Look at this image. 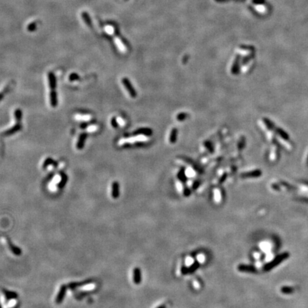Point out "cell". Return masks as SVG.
I'll list each match as a JSON object with an SVG mask.
<instances>
[{
	"label": "cell",
	"instance_id": "44dd1931",
	"mask_svg": "<svg viewBox=\"0 0 308 308\" xmlns=\"http://www.w3.org/2000/svg\"><path fill=\"white\" fill-rule=\"evenodd\" d=\"M180 273L182 275H189V267L187 266H182L180 268Z\"/></svg>",
	"mask_w": 308,
	"mask_h": 308
},
{
	"label": "cell",
	"instance_id": "52a82bcc",
	"mask_svg": "<svg viewBox=\"0 0 308 308\" xmlns=\"http://www.w3.org/2000/svg\"><path fill=\"white\" fill-rule=\"evenodd\" d=\"M111 195L112 198L116 199L119 197L120 192H119V184L117 181H114L112 183L111 187Z\"/></svg>",
	"mask_w": 308,
	"mask_h": 308
},
{
	"label": "cell",
	"instance_id": "8d00e7d4",
	"mask_svg": "<svg viewBox=\"0 0 308 308\" xmlns=\"http://www.w3.org/2000/svg\"><path fill=\"white\" fill-rule=\"evenodd\" d=\"M0 308H1V305H0Z\"/></svg>",
	"mask_w": 308,
	"mask_h": 308
},
{
	"label": "cell",
	"instance_id": "f1b7e54d",
	"mask_svg": "<svg viewBox=\"0 0 308 308\" xmlns=\"http://www.w3.org/2000/svg\"><path fill=\"white\" fill-rule=\"evenodd\" d=\"M78 78H79V77H78L76 74H72L69 76V79H70L71 81H74V80L78 79Z\"/></svg>",
	"mask_w": 308,
	"mask_h": 308
},
{
	"label": "cell",
	"instance_id": "6da1fadb",
	"mask_svg": "<svg viewBox=\"0 0 308 308\" xmlns=\"http://www.w3.org/2000/svg\"><path fill=\"white\" fill-rule=\"evenodd\" d=\"M288 257L289 254L288 253H282V254L279 255H278L277 257H275V258L274 259V260H272V261L265 265L263 266V270L265 272H267V271L271 270L273 269L274 267L278 266L279 264H280L283 260L288 259Z\"/></svg>",
	"mask_w": 308,
	"mask_h": 308
},
{
	"label": "cell",
	"instance_id": "2e32d148",
	"mask_svg": "<svg viewBox=\"0 0 308 308\" xmlns=\"http://www.w3.org/2000/svg\"><path fill=\"white\" fill-rule=\"evenodd\" d=\"M91 282V280L85 281V282H72V283H70L69 285H68V287H69V288L74 289V288H77V287L83 286V285H85V284L90 283Z\"/></svg>",
	"mask_w": 308,
	"mask_h": 308
},
{
	"label": "cell",
	"instance_id": "3957f363",
	"mask_svg": "<svg viewBox=\"0 0 308 308\" xmlns=\"http://www.w3.org/2000/svg\"><path fill=\"white\" fill-rule=\"evenodd\" d=\"M66 290H67V286H66V285H62L61 286L60 290H59V293L57 294V296L55 300V302L57 304L59 305L63 302V299H64L65 297V295H66Z\"/></svg>",
	"mask_w": 308,
	"mask_h": 308
},
{
	"label": "cell",
	"instance_id": "1f68e13d",
	"mask_svg": "<svg viewBox=\"0 0 308 308\" xmlns=\"http://www.w3.org/2000/svg\"><path fill=\"white\" fill-rule=\"evenodd\" d=\"M111 124H112V126H113V127L116 128V127L118 126V124H117V120H116L115 118H112Z\"/></svg>",
	"mask_w": 308,
	"mask_h": 308
},
{
	"label": "cell",
	"instance_id": "277c9868",
	"mask_svg": "<svg viewBox=\"0 0 308 308\" xmlns=\"http://www.w3.org/2000/svg\"><path fill=\"white\" fill-rule=\"evenodd\" d=\"M122 83L124 85V86H125V88H126L127 91H128V94H130V96H131L132 98L136 97V91H135L134 87L132 86L131 84L130 83L129 80H128L127 78H124L122 79Z\"/></svg>",
	"mask_w": 308,
	"mask_h": 308
},
{
	"label": "cell",
	"instance_id": "484cf974",
	"mask_svg": "<svg viewBox=\"0 0 308 308\" xmlns=\"http://www.w3.org/2000/svg\"><path fill=\"white\" fill-rule=\"evenodd\" d=\"M191 194V190L189 188L186 187L183 188V195L185 197H189Z\"/></svg>",
	"mask_w": 308,
	"mask_h": 308
},
{
	"label": "cell",
	"instance_id": "8992f818",
	"mask_svg": "<svg viewBox=\"0 0 308 308\" xmlns=\"http://www.w3.org/2000/svg\"><path fill=\"white\" fill-rule=\"evenodd\" d=\"M262 173L260 170H255V171H250V172L244 173L241 174V178H257L261 176Z\"/></svg>",
	"mask_w": 308,
	"mask_h": 308
},
{
	"label": "cell",
	"instance_id": "5b68a950",
	"mask_svg": "<svg viewBox=\"0 0 308 308\" xmlns=\"http://www.w3.org/2000/svg\"><path fill=\"white\" fill-rule=\"evenodd\" d=\"M133 280H134V282L136 285H139L141 282V270L139 267H136L134 269V271H133Z\"/></svg>",
	"mask_w": 308,
	"mask_h": 308
},
{
	"label": "cell",
	"instance_id": "d6a6232c",
	"mask_svg": "<svg viewBox=\"0 0 308 308\" xmlns=\"http://www.w3.org/2000/svg\"><path fill=\"white\" fill-rule=\"evenodd\" d=\"M52 163V161H51V159H49H49H47V160H46L45 163H44V167H45L46 165H49V163Z\"/></svg>",
	"mask_w": 308,
	"mask_h": 308
},
{
	"label": "cell",
	"instance_id": "ac0fdd59",
	"mask_svg": "<svg viewBox=\"0 0 308 308\" xmlns=\"http://www.w3.org/2000/svg\"><path fill=\"white\" fill-rule=\"evenodd\" d=\"M21 128V126L20 124H17V125L14 126V127H12L11 128H10L9 130H8V131H7V132L5 133L6 135H11V134H14L15 132H17V131H18L19 129Z\"/></svg>",
	"mask_w": 308,
	"mask_h": 308
},
{
	"label": "cell",
	"instance_id": "d4e9b609",
	"mask_svg": "<svg viewBox=\"0 0 308 308\" xmlns=\"http://www.w3.org/2000/svg\"><path fill=\"white\" fill-rule=\"evenodd\" d=\"M238 69H238V63L236 61L235 62V63H234L233 66H232L231 72H232V73L233 74H236L238 72Z\"/></svg>",
	"mask_w": 308,
	"mask_h": 308
},
{
	"label": "cell",
	"instance_id": "8fae6325",
	"mask_svg": "<svg viewBox=\"0 0 308 308\" xmlns=\"http://www.w3.org/2000/svg\"><path fill=\"white\" fill-rule=\"evenodd\" d=\"M177 136H178V130L176 128H173L171 130V134H170L169 137V141L171 143H176V139H177Z\"/></svg>",
	"mask_w": 308,
	"mask_h": 308
},
{
	"label": "cell",
	"instance_id": "30bf717a",
	"mask_svg": "<svg viewBox=\"0 0 308 308\" xmlns=\"http://www.w3.org/2000/svg\"><path fill=\"white\" fill-rule=\"evenodd\" d=\"M200 266H201V263H200L198 260L194 261V263L189 266V273L192 274L193 273V272H195L199 268Z\"/></svg>",
	"mask_w": 308,
	"mask_h": 308
},
{
	"label": "cell",
	"instance_id": "f546056e",
	"mask_svg": "<svg viewBox=\"0 0 308 308\" xmlns=\"http://www.w3.org/2000/svg\"><path fill=\"white\" fill-rule=\"evenodd\" d=\"M98 127L96 126H89L88 128V132H94V131H95L96 130H97Z\"/></svg>",
	"mask_w": 308,
	"mask_h": 308
},
{
	"label": "cell",
	"instance_id": "4fadbf2b",
	"mask_svg": "<svg viewBox=\"0 0 308 308\" xmlns=\"http://www.w3.org/2000/svg\"><path fill=\"white\" fill-rule=\"evenodd\" d=\"M50 102H51V105L53 107H55L57 105V94L54 91H51V94H50Z\"/></svg>",
	"mask_w": 308,
	"mask_h": 308
},
{
	"label": "cell",
	"instance_id": "ffe728a7",
	"mask_svg": "<svg viewBox=\"0 0 308 308\" xmlns=\"http://www.w3.org/2000/svg\"><path fill=\"white\" fill-rule=\"evenodd\" d=\"M281 292L284 294H290V293L293 292V289L290 287H283L281 289Z\"/></svg>",
	"mask_w": 308,
	"mask_h": 308
},
{
	"label": "cell",
	"instance_id": "83f0119b",
	"mask_svg": "<svg viewBox=\"0 0 308 308\" xmlns=\"http://www.w3.org/2000/svg\"><path fill=\"white\" fill-rule=\"evenodd\" d=\"M200 184H201V183H200L199 180H195V181L193 182V183H192V189L193 190H195L196 189L198 188V187H199Z\"/></svg>",
	"mask_w": 308,
	"mask_h": 308
},
{
	"label": "cell",
	"instance_id": "7c38bea8",
	"mask_svg": "<svg viewBox=\"0 0 308 308\" xmlns=\"http://www.w3.org/2000/svg\"><path fill=\"white\" fill-rule=\"evenodd\" d=\"M86 135L84 134H82L80 135L79 136V138H78V143H77V149H82V148L84 147V141H85V139H86Z\"/></svg>",
	"mask_w": 308,
	"mask_h": 308
},
{
	"label": "cell",
	"instance_id": "5bb4252c",
	"mask_svg": "<svg viewBox=\"0 0 308 308\" xmlns=\"http://www.w3.org/2000/svg\"><path fill=\"white\" fill-rule=\"evenodd\" d=\"M49 83L50 88L54 89V88L56 87V78L54 74L49 73Z\"/></svg>",
	"mask_w": 308,
	"mask_h": 308
},
{
	"label": "cell",
	"instance_id": "7a4b0ae2",
	"mask_svg": "<svg viewBox=\"0 0 308 308\" xmlns=\"http://www.w3.org/2000/svg\"><path fill=\"white\" fill-rule=\"evenodd\" d=\"M238 270L241 272H249V273H255L257 272V268L251 265L240 264L237 267Z\"/></svg>",
	"mask_w": 308,
	"mask_h": 308
},
{
	"label": "cell",
	"instance_id": "9a60e30c",
	"mask_svg": "<svg viewBox=\"0 0 308 308\" xmlns=\"http://www.w3.org/2000/svg\"><path fill=\"white\" fill-rule=\"evenodd\" d=\"M136 134H143V136H150L152 134V131L150 128H140V129L136 131Z\"/></svg>",
	"mask_w": 308,
	"mask_h": 308
},
{
	"label": "cell",
	"instance_id": "ba28073f",
	"mask_svg": "<svg viewBox=\"0 0 308 308\" xmlns=\"http://www.w3.org/2000/svg\"><path fill=\"white\" fill-rule=\"evenodd\" d=\"M7 244H8L10 250H11L15 255H20L22 254V250H21L19 247L15 246V245L10 241V240H7Z\"/></svg>",
	"mask_w": 308,
	"mask_h": 308
},
{
	"label": "cell",
	"instance_id": "cb8c5ba5",
	"mask_svg": "<svg viewBox=\"0 0 308 308\" xmlns=\"http://www.w3.org/2000/svg\"><path fill=\"white\" fill-rule=\"evenodd\" d=\"M22 111H21L19 109H17V110L15 111V112H14V116H15L16 121H20L21 118H22Z\"/></svg>",
	"mask_w": 308,
	"mask_h": 308
},
{
	"label": "cell",
	"instance_id": "d590c367",
	"mask_svg": "<svg viewBox=\"0 0 308 308\" xmlns=\"http://www.w3.org/2000/svg\"><path fill=\"white\" fill-rule=\"evenodd\" d=\"M2 98H3V94H0V101H1V99H2Z\"/></svg>",
	"mask_w": 308,
	"mask_h": 308
},
{
	"label": "cell",
	"instance_id": "4dcf8cb0",
	"mask_svg": "<svg viewBox=\"0 0 308 308\" xmlns=\"http://www.w3.org/2000/svg\"><path fill=\"white\" fill-rule=\"evenodd\" d=\"M226 177H227V175H226V173H224V174L220 177V178L219 179V183H223V182L225 181V180L226 179Z\"/></svg>",
	"mask_w": 308,
	"mask_h": 308
},
{
	"label": "cell",
	"instance_id": "836d02e7",
	"mask_svg": "<svg viewBox=\"0 0 308 308\" xmlns=\"http://www.w3.org/2000/svg\"><path fill=\"white\" fill-rule=\"evenodd\" d=\"M117 122L119 123L121 125H124V122L122 121V119H121V118H118V120H117Z\"/></svg>",
	"mask_w": 308,
	"mask_h": 308
},
{
	"label": "cell",
	"instance_id": "9c48e42d",
	"mask_svg": "<svg viewBox=\"0 0 308 308\" xmlns=\"http://www.w3.org/2000/svg\"><path fill=\"white\" fill-rule=\"evenodd\" d=\"M3 292H4V295H5L6 299L8 300H13V299H16L18 297V294H17V292H15L9 291V290H3Z\"/></svg>",
	"mask_w": 308,
	"mask_h": 308
},
{
	"label": "cell",
	"instance_id": "4316f807",
	"mask_svg": "<svg viewBox=\"0 0 308 308\" xmlns=\"http://www.w3.org/2000/svg\"><path fill=\"white\" fill-rule=\"evenodd\" d=\"M276 148H273L272 150V151H271V155L270 156V158L271 161H274V160L275 159V158H276V155H277V153H276Z\"/></svg>",
	"mask_w": 308,
	"mask_h": 308
},
{
	"label": "cell",
	"instance_id": "7402d4cb",
	"mask_svg": "<svg viewBox=\"0 0 308 308\" xmlns=\"http://www.w3.org/2000/svg\"><path fill=\"white\" fill-rule=\"evenodd\" d=\"M188 117V114L186 113H179L178 115L176 116V119L178 120V121H184L185 119H186V118Z\"/></svg>",
	"mask_w": 308,
	"mask_h": 308
},
{
	"label": "cell",
	"instance_id": "e575fe53",
	"mask_svg": "<svg viewBox=\"0 0 308 308\" xmlns=\"http://www.w3.org/2000/svg\"><path fill=\"white\" fill-rule=\"evenodd\" d=\"M156 308H166V306L165 305H161L158 306Z\"/></svg>",
	"mask_w": 308,
	"mask_h": 308
},
{
	"label": "cell",
	"instance_id": "603a6c76",
	"mask_svg": "<svg viewBox=\"0 0 308 308\" xmlns=\"http://www.w3.org/2000/svg\"><path fill=\"white\" fill-rule=\"evenodd\" d=\"M62 177H63V178H62L60 182H59V188L63 187V186H64V185H65V183H66V180H67V177H66V175L63 174V176H62Z\"/></svg>",
	"mask_w": 308,
	"mask_h": 308
},
{
	"label": "cell",
	"instance_id": "d6986e66",
	"mask_svg": "<svg viewBox=\"0 0 308 308\" xmlns=\"http://www.w3.org/2000/svg\"><path fill=\"white\" fill-rule=\"evenodd\" d=\"M91 116L89 115H76L75 116V118L77 121H89L91 119Z\"/></svg>",
	"mask_w": 308,
	"mask_h": 308
},
{
	"label": "cell",
	"instance_id": "e0dca14e",
	"mask_svg": "<svg viewBox=\"0 0 308 308\" xmlns=\"http://www.w3.org/2000/svg\"><path fill=\"white\" fill-rule=\"evenodd\" d=\"M178 178L179 180L182 182V183H185L187 180V177H186V173L183 170H180L179 171V173H178Z\"/></svg>",
	"mask_w": 308,
	"mask_h": 308
}]
</instances>
